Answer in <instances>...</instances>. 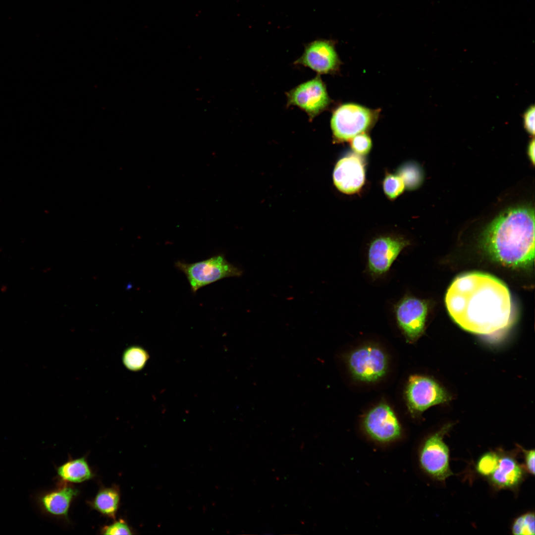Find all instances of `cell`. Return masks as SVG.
Masks as SVG:
<instances>
[{
    "instance_id": "2e32d148",
    "label": "cell",
    "mask_w": 535,
    "mask_h": 535,
    "mask_svg": "<svg viewBox=\"0 0 535 535\" xmlns=\"http://www.w3.org/2000/svg\"><path fill=\"white\" fill-rule=\"evenodd\" d=\"M120 499L119 487L114 485L101 487L89 504L92 508L102 515L114 519L119 508Z\"/></svg>"
},
{
    "instance_id": "9a60e30c",
    "label": "cell",
    "mask_w": 535,
    "mask_h": 535,
    "mask_svg": "<svg viewBox=\"0 0 535 535\" xmlns=\"http://www.w3.org/2000/svg\"><path fill=\"white\" fill-rule=\"evenodd\" d=\"M65 483L44 494L40 498V502L48 514L67 519L70 505L79 491L74 486Z\"/></svg>"
},
{
    "instance_id": "6da1fadb",
    "label": "cell",
    "mask_w": 535,
    "mask_h": 535,
    "mask_svg": "<svg viewBox=\"0 0 535 535\" xmlns=\"http://www.w3.org/2000/svg\"><path fill=\"white\" fill-rule=\"evenodd\" d=\"M445 304L460 327L476 334L495 335L511 321L510 292L501 281L489 274L471 272L457 277L447 290Z\"/></svg>"
},
{
    "instance_id": "cb8c5ba5",
    "label": "cell",
    "mask_w": 535,
    "mask_h": 535,
    "mask_svg": "<svg viewBox=\"0 0 535 535\" xmlns=\"http://www.w3.org/2000/svg\"><path fill=\"white\" fill-rule=\"evenodd\" d=\"M104 535H132V531L123 520L115 521L109 525L104 527L101 530Z\"/></svg>"
},
{
    "instance_id": "52a82bcc",
    "label": "cell",
    "mask_w": 535,
    "mask_h": 535,
    "mask_svg": "<svg viewBox=\"0 0 535 535\" xmlns=\"http://www.w3.org/2000/svg\"><path fill=\"white\" fill-rule=\"evenodd\" d=\"M428 312L427 301L410 294H405L394 305L397 324L408 341H415L423 334Z\"/></svg>"
},
{
    "instance_id": "d4e9b609",
    "label": "cell",
    "mask_w": 535,
    "mask_h": 535,
    "mask_svg": "<svg viewBox=\"0 0 535 535\" xmlns=\"http://www.w3.org/2000/svg\"><path fill=\"white\" fill-rule=\"evenodd\" d=\"M535 107H530L524 114V125L526 130L531 134H535Z\"/></svg>"
},
{
    "instance_id": "ba28073f",
    "label": "cell",
    "mask_w": 535,
    "mask_h": 535,
    "mask_svg": "<svg viewBox=\"0 0 535 535\" xmlns=\"http://www.w3.org/2000/svg\"><path fill=\"white\" fill-rule=\"evenodd\" d=\"M287 106H295L304 111L310 121L324 110L330 99L320 75L293 88L286 93Z\"/></svg>"
},
{
    "instance_id": "603a6c76",
    "label": "cell",
    "mask_w": 535,
    "mask_h": 535,
    "mask_svg": "<svg viewBox=\"0 0 535 535\" xmlns=\"http://www.w3.org/2000/svg\"><path fill=\"white\" fill-rule=\"evenodd\" d=\"M350 144L353 151L360 156L368 154L372 146L370 137L364 132L353 137Z\"/></svg>"
},
{
    "instance_id": "5bb4252c",
    "label": "cell",
    "mask_w": 535,
    "mask_h": 535,
    "mask_svg": "<svg viewBox=\"0 0 535 535\" xmlns=\"http://www.w3.org/2000/svg\"><path fill=\"white\" fill-rule=\"evenodd\" d=\"M525 471L511 455L500 454L497 468L488 477L490 483L498 489H515L524 479Z\"/></svg>"
},
{
    "instance_id": "7402d4cb",
    "label": "cell",
    "mask_w": 535,
    "mask_h": 535,
    "mask_svg": "<svg viewBox=\"0 0 535 535\" xmlns=\"http://www.w3.org/2000/svg\"><path fill=\"white\" fill-rule=\"evenodd\" d=\"M382 186L385 194L391 200L400 196L405 187L402 179L399 175L391 173L385 175Z\"/></svg>"
},
{
    "instance_id": "3957f363",
    "label": "cell",
    "mask_w": 535,
    "mask_h": 535,
    "mask_svg": "<svg viewBox=\"0 0 535 535\" xmlns=\"http://www.w3.org/2000/svg\"><path fill=\"white\" fill-rule=\"evenodd\" d=\"M175 266L185 274L194 293L200 288L218 280L239 277L243 273L241 269L229 263L222 254L193 263L177 261Z\"/></svg>"
},
{
    "instance_id": "ffe728a7",
    "label": "cell",
    "mask_w": 535,
    "mask_h": 535,
    "mask_svg": "<svg viewBox=\"0 0 535 535\" xmlns=\"http://www.w3.org/2000/svg\"><path fill=\"white\" fill-rule=\"evenodd\" d=\"M500 458L496 452L488 451L481 455L476 464L477 472L481 476L489 477L495 470Z\"/></svg>"
},
{
    "instance_id": "8fae6325",
    "label": "cell",
    "mask_w": 535,
    "mask_h": 535,
    "mask_svg": "<svg viewBox=\"0 0 535 535\" xmlns=\"http://www.w3.org/2000/svg\"><path fill=\"white\" fill-rule=\"evenodd\" d=\"M365 431L374 440L386 443L400 437V424L391 408L381 404L372 409L364 420Z\"/></svg>"
},
{
    "instance_id": "e0dca14e",
    "label": "cell",
    "mask_w": 535,
    "mask_h": 535,
    "mask_svg": "<svg viewBox=\"0 0 535 535\" xmlns=\"http://www.w3.org/2000/svg\"><path fill=\"white\" fill-rule=\"evenodd\" d=\"M57 474L60 480L67 483H81L94 476L85 457L65 462L57 468Z\"/></svg>"
},
{
    "instance_id": "5b68a950",
    "label": "cell",
    "mask_w": 535,
    "mask_h": 535,
    "mask_svg": "<svg viewBox=\"0 0 535 535\" xmlns=\"http://www.w3.org/2000/svg\"><path fill=\"white\" fill-rule=\"evenodd\" d=\"M401 236L381 235L370 243L367 253V270L373 279L386 274L404 249L411 245Z\"/></svg>"
},
{
    "instance_id": "4fadbf2b",
    "label": "cell",
    "mask_w": 535,
    "mask_h": 535,
    "mask_svg": "<svg viewBox=\"0 0 535 535\" xmlns=\"http://www.w3.org/2000/svg\"><path fill=\"white\" fill-rule=\"evenodd\" d=\"M294 63L308 67L320 75L336 71L339 61L331 42L316 40L305 45L303 54Z\"/></svg>"
},
{
    "instance_id": "7a4b0ae2",
    "label": "cell",
    "mask_w": 535,
    "mask_h": 535,
    "mask_svg": "<svg viewBox=\"0 0 535 535\" xmlns=\"http://www.w3.org/2000/svg\"><path fill=\"white\" fill-rule=\"evenodd\" d=\"M482 243L491 256L504 265H531L535 256L534 209L522 206L503 212L485 229Z\"/></svg>"
},
{
    "instance_id": "9c48e42d",
    "label": "cell",
    "mask_w": 535,
    "mask_h": 535,
    "mask_svg": "<svg viewBox=\"0 0 535 535\" xmlns=\"http://www.w3.org/2000/svg\"><path fill=\"white\" fill-rule=\"evenodd\" d=\"M348 364L353 376L365 382L379 379L385 374L387 366L385 353L374 346H364L353 351L349 356Z\"/></svg>"
},
{
    "instance_id": "4316f807",
    "label": "cell",
    "mask_w": 535,
    "mask_h": 535,
    "mask_svg": "<svg viewBox=\"0 0 535 535\" xmlns=\"http://www.w3.org/2000/svg\"><path fill=\"white\" fill-rule=\"evenodd\" d=\"M528 154L531 160L533 163L535 162V141L533 140L529 144L528 148Z\"/></svg>"
},
{
    "instance_id": "484cf974",
    "label": "cell",
    "mask_w": 535,
    "mask_h": 535,
    "mask_svg": "<svg viewBox=\"0 0 535 535\" xmlns=\"http://www.w3.org/2000/svg\"><path fill=\"white\" fill-rule=\"evenodd\" d=\"M523 452L525 467L527 471L532 475H535V450H526L519 446Z\"/></svg>"
},
{
    "instance_id": "8992f818",
    "label": "cell",
    "mask_w": 535,
    "mask_h": 535,
    "mask_svg": "<svg viewBox=\"0 0 535 535\" xmlns=\"http://www.w3.org/2000/svg\"><path fill=\"white\" fill-rule=\"evenodd\" d=\"M375 114L371 109L354 104H343L333 112L330 121L334 137L340 141L351 140L372 125Z\"/></svg>"
},
{
    "instance_id": "44dd1931",
    "label": "cell",
    "mask_w": 535,
    "mask_h": 535,
    "mask_svg": "<svg viewBox=\"0 0 535 535\" xmlns=\"http://www.w3.org/2000/svg\"><path fill=\"white\" fill-rule=\"evenodd\" d=\"M535 514L527 512L516 518L512 525V533L515 535H534Z\"/></svg>"
},
{
    "instance_id": "ac0fdd59",
    "label": "cell",
    "mask_w": 535,
    "mask_h": 535,
    "mask_svg": "<svg viewBox=\"0 0 535 535\" xmlns=\"http://www.w3.org/2000/svg\"><path fill=\"white\" fill-rule=\"evenodd\" d=\"M149 355L147 351L141 346H131L123 352L122 360L128 370L137 372L142 370L147 364Z\"/></svg>"
},
{
    "instance_id": "30bf717a",
    "label": "cell",
    "mask_w": 535,
    "mask_h": 535,
    "mask_svg": "<svg viewBox=\"0 0 535 535\" xmlns=\"http://www.w3.org/2000/svg\"><path fill=\"white\" fill-rule=\"evenodd\" d=\"M406 394L409 408L420 412L450 400L448 394L435 381L418 375L409 377Z\"/></svg>"
},
{
    "instance_id": "277c9868",
    "label": "cell",
    "mask_w": 535,
    "mask_h": 535,
    "mask_svg": "<svg viewBox=\"0 0 535 535\" xmlns=\"http://www.w3.org/2000/svg\"><path fill=\"white\" fill-rule=\"evenodd\" d=\"M451 425L448 424L428 436L422 444L419 452L421 469L428 475L439 481L452 476L449 466V450L443 441Z\"/></svg>"
},
{
    "instance_id": "d6986e66",
    "label": "cell",
    "mask_w": 535,
    "mask_h": 535,
    "mask_svg": "<svg viewBox=\"0 0 535 535\" xmlns=\"http://www.w3.org/2000/svg\"><path fill=\"white\" fill-rule=\"evenodd\" d=\"M397 172L398 175L402 179L405 187L410 190L417 188L423 181V171L416 163H405L399 168Z\"/></svg>"
},
{
    "instance_id": "7c38bea8",
    "label": "cell",
    "mask_w": 535,
    "mask_h": 535,
    "mask_svg": "<svg viewBox=\"0 0 535 535\" xmlns=\"http://www.w3.org/2000/svg\"><path fill=\"white\" fill-rule=\"evenodd\" d=\"M363 159L356 153L348 154L337 162L333 173V182L338 190L352 194L357 192L365 181Z\"/></svg>"
}]
</instances>
